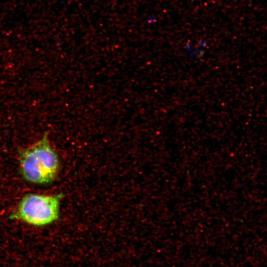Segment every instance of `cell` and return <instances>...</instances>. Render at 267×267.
Listing matches in <instances>:
<instances>
[{
  "label": "cell",
  "instance_id": "6da1fadb",
  "mask_svg": "<svg viewBox=\"0 0 267 267\" xmlns=\"http://www.w3.org/2000/svg\"><path fill=\"white\" fill-rule=\"evenodd\" d=\"M20 173L26 181L36 184L52 181L59 169V160L50 144L47 134L33 145L19 151Z\"/></svg>",
  "mask_w": 267,
  "mask_h": 267
},
{
  "label": "cell",
  "instance_id": "7a4b0ae2",
  "mask_svg": "<svg viewBox=\"0 0 267 267\" xmlns=\"http://www.w3.org/2000/svg\"><path fill=\"white\" fill-rule=\"evenodd\" d=\"M61 198V194H27L20 200L9 218L36 226L48 225L59 217Z\"/></svg>",
  "mask_w": 267,
  "mask_h": 267
}]
</instances>
